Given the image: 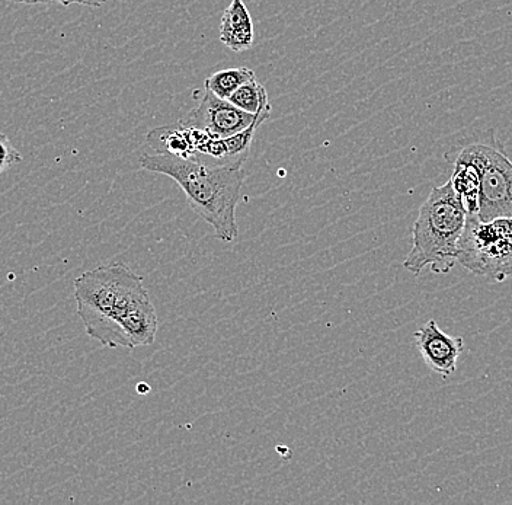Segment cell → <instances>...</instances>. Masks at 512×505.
<instances>
[{"label": "cell", "instance_id": "obj_5", "mask_svg": "<svg viewBox=\"0 0 512 505\" xmlns=\"http://www.w3.org/2000/svg\"><path fill=\"white\" fill-rule=\"evenodd\" d=\"M482 222L512 219V162L501 146L486 143V159L480 185L479 210Z\"/></svg>", "mask_w": 512, "mask_h": 505}, {"label": "cell", "instance_id": "obj_6", "mask_svg": "<svg viewBox=\"0 0 512 505\" xmlns=\"http://www.w3.org/2000/svg\"><path fill=\"white\" fill-rule=\"evenodd\" d=\"M198 105L184 118L188 126L206 131L214 139L233 136L254 123L256 114L245 113L232 104L229 99H223L204 88L198 91Z\"/></svg>", "mask_w": 512, "mask_h": 505}, {"label": "cell", "instance_id": "obj_9", "mask_svg": "<svg viewBox=\"0 0 512 505\" xmlns=\"http://www.w3.org/2000/svg\"><path fill=\"white\" fill-rule=\"evenodd\" d=\"M485 159L486 143H472V145L464 146L453 159L451 187L462 201L466 214H478Z\"/></svg>", "mask_w": 512, "mask_h": 505}, {"label": "cell", "instance_id": "obj_16", "mask_svg": "<svg viewBox=\"0 0 512 505\" xmlns=\"http://www.w3.org/2000/svg\"><path fill=\"white\" fill-rule=\"evenodd\" d=\"M12 3H24V5H82L89 6V8H101L107 0H8Z\"/></svg>", "mask_w": 512, "mask_h": 505}, {"label": "cell", "instance_id": "obj_8", "mask_svg": "<svg viewBox=\"0 0 512 505\" xmlns=\"http://www.w3.org/2000/svg\"><path fill=\"white\" fill-rule=\"evenodd\" d=\"M415 345L428 369L441 377L454 375L457 360L463 353L462 337L448 335L434 319L421 326L414 335Z\"/></svg>", "mask_w": 512, "mask_h": 505}, {"label": "cell", "instance_id": "obj_12", "mask_svg": "<svg viewBox=\"0 0 512 505\" xmlns=\"http://www.w3.org/2000/svg\"><path fill=\"white\" fill-rule=\"evenodd\" d=\"M254 22L243 0H232L222 21H220V40L227 49L242 53L254 46Z\"/></svg>", "mask_w": 512, "mask_h": 505}, {"label": "cell", "instance_id": "obj_10", "mask_svg": "<svg viewBox=\"0 0 512 505\" xmlns=\"http://www.w3.org/2000/svg\"><path fill=\"white\" fill-rule=\"evenodd\" d=\"M210 134L197 127L178 121L172 126L158 127L147 134V145L155 153H171L179 158L191 159L198 147L203 146Z\"/></svg>", "mask_w": 512, "mask_h": 505}, {"label": "cell", "instance_id": "obj_2", "mask_svg": "<svg viewBox=\"0 0 512 505\" xmlns=\"http://www.w3.org/2000/svg\"><path fill=\"white\" fill-rule=\"evenodd\" d=\"M144 293L143 277L123 262L83 273L75 280V299L86 334L107 347L128 348L118 321Z\"/></svg>", "mask_w": 512, "mask_h": 505}, {"label": "cell", "instance_id": "obj_17", "mask_svg": "<svg viewBox=\"0 0 512 505\" xmlns=\"http://www.w3.org/2000/svg\"><path fill=\"white\" fill-rule=\"evenodd\" d=\"M107 2H110V0H107Z\"/></svg>", "mask_w": 512, "mask_h": 505}, {"label": "cell", "instance_id": "obj_7", "mask_svg": "<svg viewBox=\"0 0 512 505\" xmlns=\"http://www.w3.org/2000/svg\"><path fill=\"white\" fill-rule=\"evenodd\" d=\"M271 115V104L267 102L256 114L254 123L245 130L233 134V136L214 139L208 137L203 146L198 147L192 156V161L206 163L208 166H220V168H242L243 163L249 158L252 140L256 131L267 121Z\"/></svg>", "mask_w": 512, "mask_h": 505}, {"label": "cell", "instance_id": "obj_13", "mask_svg": "<svg viewBox=\"0 0 512 505\" xmlns=\"http://www.w3.org/2000/svg\"><path fill=\"white\" fill-rule=\"evenodd\" d=\"M255 72L248 67H238V69L220 70L208 76L204 82V88L213 92L214 95L223 99H229L230 95L243 83L254 81Z\"/></svg>", "mask_w": 512, "mask_h": 505}, {"label": "cell", "instance_id": "obj_11", "mask_svg": "<svg viewBox=\"0 0 512 505\" xmlns=\"http://www.w3.org/2000/svg\"><path fill=\"white\" fill-rule=\"evenodd\" d=\"M118 324L131 350L155 343L158 335V315L149 293L140 296L121 316Z\"/></svg>", "mask_w": 512, "mask_h": 505}, {"label": "cell", "instance_id": "obj_1", "mask_svg": "<svg viewBox=\"0 0 512 505\" xmlns=\"http://www.w3.org/2000/svg\"><path fill=\"white\" fill-rule=\"evenodd\" d=\"M143 169L172 178L187 196L188 204L206 220L219 241H235L239 236L236 207L246 174L243 168H220L179 158L171 153H153L140 158Z\"/></svg>", "mask_w": 512, "mask_h": 505}, {"label": "cell", "instance_id": "obj_3", "mask_svg": "<svg viewBox=\"0 0 512 505\" xmlns=\"http://www.w3.org/2000/svg\"><path fill=\"white\" fill-rule=\"evenodd\" d=\"M466 216L462 201L450 181L432 188L416 217L412 228V249L403 261V267L414 276H419L427 267L437 274L453 270Z\"/></svg>", "mask_w": 512, "mask_h": 505}, {"label": "cell", "instance_id": "obj_15", "mask_svg": "<svg viewBox=\"0 0 512 505\" xmlns=\"http://www.w3.org/2000/svg\"><path fill=\"white\" fill-rule=\"evenodd\" d=\"M22 162L21 153L15 149L8 136L0 133V175L5 174L6 171L15 166L16 163Z\"/></svg>", "mask_w": 512, "mask_h": 505}, {"label": "cell", "instance_id": "obj_14", "mask_svg": "<svg viewBox=\"0 0 512 505\" xmlns=\"http://www.w3.org/2000/svg\"><path fill=\"white\" fill-rule=\"evenodd\" d=\"M229 101L232 102L235 107H238L239 110L245 111V113L256 114L267 102H270V99H268V94L264 86L254 79V81L240 85L239 88L230 95Z\"/></svg>", "mask_w": 512, "mask_h": 505}, {"label": "cell", "instance_id": "obj_4", "mask_svg": "<svg viewBox=\"0 0 512 505\" xmlns=\"http://www.w3.org/2000/svg\"><path fill=\"white\" fill-rule=\"evenodd\" d=\"M457 262L470 273L496 283L512 278V219L482 222L476 214H467Z\"/></svg>", "mask_w": 512, "mask_h": 505}]
</instances>
